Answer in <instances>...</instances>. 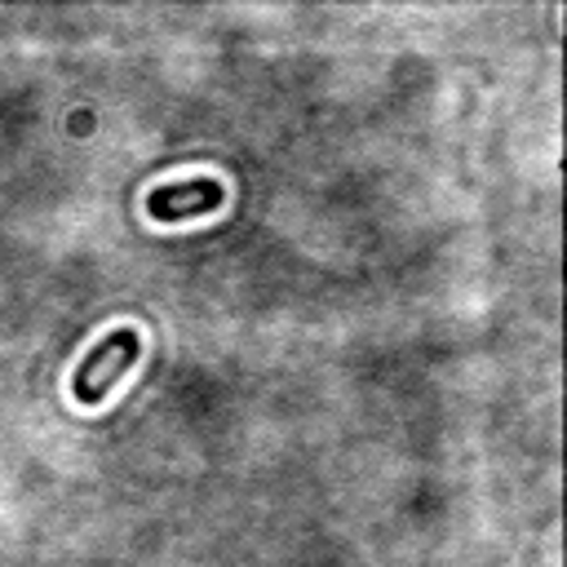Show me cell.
<instances>
[{
  "instance_id": "cell-1",
  "label": "cell",
  "mask_w": 567,
  "mask_h": 567,
  "mask_svg": "<svg viewBox=\"0 0 567 567\" xmlns=\"http://www.w3.org/2000/svg\"><path fill=\"white\" fill-rule=\"evenodd\" d=\"M137 354H142L137 328H115V332H106V337L80 359V368H75V377H71V394H75L80 403H102L106 390L137 363Z\"/></svg>"
},
{
  "instance_id": "cell-2",
  "label": "cell",
  "mask_w": 567,
  "mask_h": 567,
  "mask_svg": "<svg viewBox=\"0 0 567 567\" xmlns=\"http://www.w3.org/2000/svg\"><path fill=\"white\" fill-rule=\"evenodd\" d=\"M226 190L217 177H190V182H173V186H155L151 199H146V213L155 221H186V217H199V213H213L221 208Z\"/></svg>"
}]
</instances>
